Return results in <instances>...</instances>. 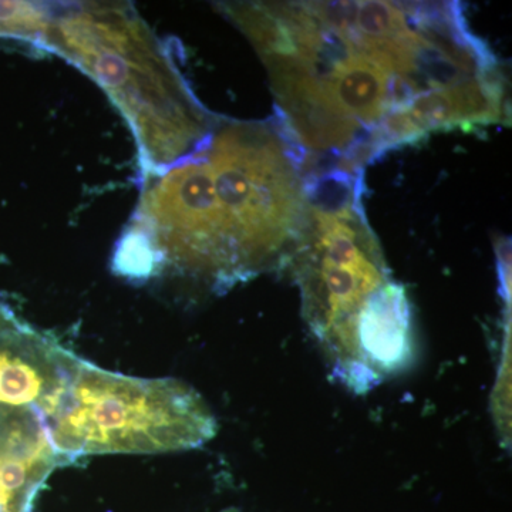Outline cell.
<instances>
[{
    "label": "cell",
    "mask_w": 512,
    "mask_h": 512,
    "mask_svg": "<svg viewBox=\"0 0 512 512\" xmlns=\"http://www.w3.org/2000/svg\"><path fill=\"white\" fill-rule=\"evenodd\" d=\"M222 12L268 72L312 170L363 173L436 131L504 120L500 64L458 2H242Z\"/></svg>",
    "instance_id": "obj_1"
},
{
    "label": "cell",
    "mask_w": 512,
    "mask_h": 512,
    "mask_svg": "<svg viewBox=\"0 0 512 512\" xmlns=\"http://www.w3.org/2000/svg\"><path fill=\"white\" fill-rule=\"evenodd\" d=\"M407 318L403 289L393 284L383 285L360 309L359 328L363 345L380 359L383 356L392 359V348H403Z\"/></svg>",
    "instance_id": "obj_5"
},
{
    "label": "cell",
    "mask_w": 512,
    "mask_h": 512,
    "mask_svg": "<svg viewBox=\"0 0 512 512\" xmlns=\"http://www.w3.org/2000/svg\"><path fill=\"white\" fill-rule=\"evenodd\" d=\"M79 67L127 121L144 174L163 173L205 143L218 119L192 93L170 50L133 6H50L40 46Z\"/></svg>",
    "instance_id": "obj_3"
},
{
    "label": "cell",
    "mask_w": 512,
    "mask_h": 512,
    "mask_svg": "<svg viewBox=\"0 0 512 512\" xmlns=\"http://www.w3.org/2000/svg\"><path fill=\"white\" fill-rule=\"evenodd\" d=\"M222 512H239L238 510H235V508H228V510L222 511Z\"/></svg>",
    "instance_id": "obj_6"
},
{
    "label": "cell",
    "mask_w": 512,
    "mask_h": 512,
    "mask_svg": "<svg viewBox=\"0 0 512 512\" xmlns=\"http://www.w3.org/2000/svg\"><path fill=\"white\" fill-rule=\"evenodd\" d=\"M306 214L305 163L276 120H217L190 157L144 174L114 271L235 281L298 245Z\"/></svg>",
    "instance_id": "obj_2"
},
{
    "label": "cell",
    "mask_w": 512,
    "mask_h": 512,
    "mask_svg": "<svg viewBox=\"0 0 512 512\" xmlns=\"http://www.w3.org/2000/svg\"><path fill=\"white\" fill-rule=\"evenodd\" d=\"M214 414L191 386L101 369L79 357L56 440L70 463L100 454H161L191 450L217 434Z\"/></svg>",
    "instance_id": "obj_4"
}]
</instances>
